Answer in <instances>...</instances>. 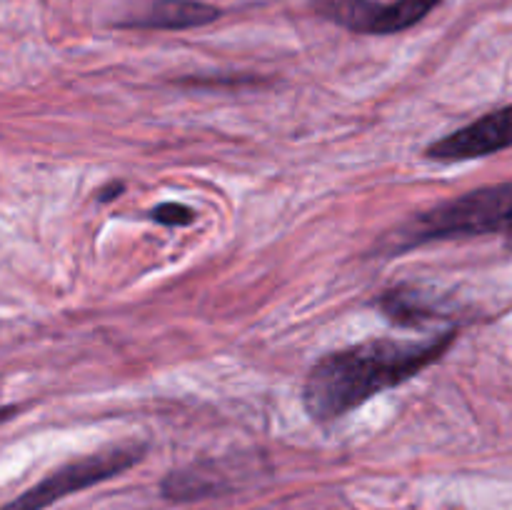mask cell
<instances>
[{
    "instance_id": "1",
    "label": "cell",
    "mask_w": 512,
    "mask_h": 510,
    "mask_svg": "<svg viewBox=\"0 0 512 510\" xmlns=\"http://www.w3.org/2000/svg\"><path fill=\"white\" fill-rule=\"evenodd\" d=\"M455 330L428 340L373 338L323 355L303 383V408L315 423H330L368 403L383 390L398 388L438 363Z\"/></svg>"
},
{
    "instance_id": "2",
    "label": "cell",
    "mask_w": 512,
    "mask_h": 510,
    "mask_svg": "<svg viewBox=\"0 0 512 510\" xmlns=\"http://www.w3.org/2000/svg\"><path fill=\"white\" fill-rule=\"evenodd\" d=\"M508 235L512 248V180L470 190L415 215L395 235V250L423 245L428 240L465 238V235Z\"/></svg>"
},
{
    "instance_id": "3",
    "label": "cell",
    "mask_w": 512,
    "mask_h": 510,
    "mask_svg": "<svg viewBox=\"0 0 512 510\" xmlns=\"http://www.w3.org/2000/svg\"><path fill=\"white\" fill-rule=\"evenodd\" d=\"M145 450H148L145 443H123L108 445V448L98 450V453L70 460V463L60 465L58 470L45 475L33 488L20 493L18 498L5 503L0 510H45L48 505L58 503V500L68 498V495L93 488V485L105 483V480L130 470L135 463L145 458Z\"/></svg>"
},
{
    "instance_id": "4",
    "label": "cell",
    "mask_w": 512,
    "mask_h": 510,
    "mask_svg": "<svg viewBox=\"0 0 512 510\" xmlns=\"http://www.w3.org/2000/svg\"><path fill=\"white\" fill-rule=\"evenodd\" d=\"M440 3L443 0H395L388 5L373 0H313V8L353 33L393 35L418 25Z\"/></svg>"
},
{
    "instance_id": "5",
    "label": "cell",
    "mask_w": 512,
    "mask_h": 510,
    "mask_svg": "<svg viewBox=\"0 0 512 510\" xmlns=\"http://www.w3.org/2000/svg\"><path fill=\"white\" fill-rule=\"evenodd\" d=\"M505 148H512V105L493 110L465 128L435 140L425 150V158L460 163V160L485 158Z\"/></svg>"
},
{
    "instance_id": "6",
    "label": "cell",
    "mask_w": 512,
    "mask_h": 510,
    "mask_svg": "<svg viewBox=\"0 0 512 510\" xmlns=\"http://www.w3.org/2000/svg\"><path fill=\"white\" fill-rule=\"evenodd\" d=\"M218 18L220 10L200 0H155L120 25L140 30H188L208 25Z\"/></svg>"
},
{
    "instance_id": "7",
    "label": "cell",
    "mask_w": 512,
    "mask_h": 510,
    "mask_svg": "<svg viewBox=\"0 0 512 510\" xmlns=\"http://www.w3.org/2000/svg\"><path fill=\"white\" fill-rule=\"evenodd\" d=\"M378 308L383 310L395 325H408V328L410 325H420L425 323V320L438 318V308H433L418 290L405 288V285L383 293V298L378 300Z\"/></svg>"
},
{
    "instance_id": "8",
    "label": "cell",
    "mask_w": 512,
    "mask_h": 510,
    "mask_svg": "<svg viewBox=\"0 0 512 510\" xmlns=\"http://www.w3.org/2000/svg\"><path fill=\"white\" fill-rule=\"evenodd\" d=\"M150 218L160 225H190L195 220V213L188 205L170 200V203L155 205V208L150 210Z\"/></svg>"
},
{
    "instance_id": "9",
    "label": "cell",
    "mask_w": 512,
    "mask_h": 510,
    "mask_svg": "<svg viewBox=\"0 0 512 510\" xmlns=\"http://www.w3.org/2000/svg\"><path fill=\"white\" fill-rule=\"evenodd\" d=\"M118 193H123V183H110L108 188H103L100 190V200H103V203H108V200H113V198H118Z\"/></svg>"
},
{
    "instance_id": "10",
    "label": "cell",
    "mask_w": 512,
    "mask_h": 510,
    "mask_svg": "<svg viewBox=\"0 0 512 510\" xmlns=\"http://www.w3.org/2000/svg\"><path fill=\"white\" fill-rule=\"evenodd\" d=\"M20 408H15V405H0V425L8 423V420H13L15 415H18Z\"/></svg>"
}]
</instances>
